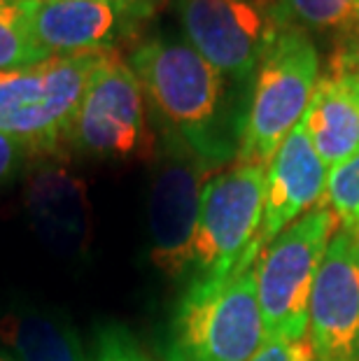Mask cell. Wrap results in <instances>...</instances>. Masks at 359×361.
I'll return each instance as SVG.
<instances>
[{
    "mask_svg": "<svg viewBox=\"0 0 359 361\" xmlns=\"http://www.w3.org/2000/svg\"><path fill=\"white\" fill-rule=\"evenodd\" d=\"M35 231L51 250L78 257L89 240V198L84 182L63 168H44L26 189Z\"/></svg>",
    "mask_w": 359,
    "mask_h": 361,
    "instance_id": "5bb4252c",
    "label": "cell"
},
{
    "mask_svg": "<svg viewBox=\"0 0 359 361\" xmlns=\"http://www.w3.org/2000/svg\"><path fill=\"white\" fill-rule=\"evenodd\" d=\"M339 221L327 205L305 212L257 259V298L266 341H305L310 294Z\"/></svg>",
    "mask_w": 359,
    "mask_h": 361,
    "instance_id": "5b68a950",
    "label": "cell"
},
{
    "mask_svg": "<svg viewBox=\"0 0 359 361\" xmlns=\"http://www.w3.org/2000/svg\"><path fill=\"white\" fill-rule=\"evenodd\" d=\"M30 154H33V149L24 140L0 130V184L10 182Z\"/></svg>",
    "mask_w": 359,
    "mask_h": 361,
    "instance_id": "ffe728a7",
    "label": "cell"
},
{
    "mask_svg": "<svg viewBox=\"0 0 359 361\" xmlns=\"http://www.w3.org/2000/svg\"><path fill=\"white\" fill-rule=\"evenodd\" d=\"M0 341L14 361H89L73 324L51 310L7 312L0 319Z\"/></svg>",
    "mask_w": 359,
    "mask_h": 361,
    "instance_id": "9a60e30c",
    "label": "cell"
},
{
    "mask_svg": "<svg viewBox=\"0 0 359 361\" xmlns=\"http://www.w3.org/2000/svg\"><path fill=\"white\" fill-rule=\"evenodd\" d=\"M128 63L164 130L185 140L217 173L236 161L238 130L233 128L226 80L192 44L150 37L133 49Z\"/></svg>",
    "mask_w": 359,
    "mask_h": 361,
    "instance_id": "6da1fadb",
    "label": "cell"
},
{
    "mask_svg": "<svg viewBox=\"0 0 359 361\" xmlns=\"http://www.w3.org/2000/svg\"><path fill=\"white\" fill-rule=\"evenodd\" d=\"M285 28L303 33H350L359 28V0H278Z\"/></svg>",
    "mask_w": 359,
    "mask_h": 361,
    "instance_id": "2e32d148",
    "label": "cell"
},
{
    "mask_svg": "<svg viewBox=\"0 0 359 361\" xmlns=\"http://www.w3.org/2000/svg\"><path fill=\"white\" fill-rule=\"evenodd\" d=\"M322 73L317 44L299 28H282L250 84L236 164L269 166L282 140L301 121Z\"/></svg>",
    "mask_w": 359,
    "mask_h": 361,
    "instance_id": "3957f363",
    "label": "cell"
},
{
    "mask_svg": "<svg viewBox=\"0 0 359 361\" xmlns=\"http://www.w3.org/2000/svg\"><path fill=\"white\" fill-rule=\"evenodd\" d=\"M315 361H359V233L336 228L310 294L308 334Z\"/></svg>",
    "mask_w": 359,
    "mask_h": 361,
    "instance_id": "30bf717a",
    "label": "cell"
},
{
    "mask_svg": "<svg viewBox=\"0 0 359 361\" xmlns=\"http://www.w3.org/2000/svg\"><path fill=\"white\" fill-rule=\"evenodd\" d=\"M301 126L329 171L359 152V80L339 51L320 73Z\"/></svg>",
    "mask_w": 359,
    "mask_h": 361,
    "instance_id": "4fadbf2b",
    "label": "cell"
},
{
    "mask_svg": "<svg viewBox=\"0 0 359 361\" xmlns=\"http://www.w3.org/2000/svg\"><path fill=\"white\" fill-rule=\"evenodd\" d=\"M68 142L94 159L126 161L154 154L140 80L114 49L105 54L91 75Z\"/></svg>",
    "mask_w": 359,
    "mask_h": 361,
    "instance_id": "9c48e42d",
    "label": "cell"
},
{
    "mask_svg": "<svg viewBox=\"0 0 359 361\" xmlns=\"http://www.w3.org/2000/svg\"><path fill=\"white\" fill-rule=\"evenodd\" d=\"M357 30H359V28H357Z\"/></svg>",
    "mask_w": 359,
    "mask_h": 361,
    "instance_id": "cb8c5ba5",
    "label": "cell"
},
{
    "mask_svg": "<svg viewBox=\"0 0 359 361\" xmlns=\"http://www.w3.org/2000/svg\"><path fill=\"white\" fill-rule=\"evenodd\" d=\"M0 361H14V357H12V355H7L5 350H0Z\"/></svg>",
    "mask_w": 359,
    "mask_h": 361,
    "instance_id": "603a6c76",
    "label": "cell"
},
{
    "mask_svg": "<svg viewBox=\"0 0 359 361\" xmlns=\"http://www.w3.org/2000/svg\"><path fill=\"white\" fill-rule=\"evenodd\" d=\"M327 178L329 168L320 159L299 121L266 166L264 219L257 238L259 250H264L305 212L322 205Z\"/></svg>",
    "mask_w": 359,
    "mask_h": 361,
    "instance_id": "7c38bea8",
    "label": "cell"
},
{
    "mask_svg": "<svg viewBox=\"0 0 359 361\" xmlns=\"http://www.w3.org/2000/svg\"><path fill=\"white\" fill-rule=\"evenodd\" d=\"M250 361H315L308 341H266Z\"/></svg>",
    "mask_w": 359,
    "mask_h": 361,
    "instance_id": "44dd1931",
    "label": "cell"
},
{
    "mask_svg": "<svg viewBox=\"0 0 359 361\" xmlns=\"http://www.w3.org/2000/svg\"><path fill=\"white\" fill-rule=\"evenodd\" d=\"M89 361H154L131 329L119 322L98 326Z\"/></svg>",
    "mask_w": 359,
    "mask_h": 361,
    "instance_id": "d6986e66",
    "label": "cell"
},
{
    "mask_svg": "<svg viewBox=\"0 0 359 361\" xmlns=\"http://www.w3.org/2000/svg\"><path fill=\"white\" fill-rule=\"evenodd\" d=\"M185 40L226 82L250 87L282 33L278 0H175Z\"/></svg>",
    "mask_w": 359,
    "mask_h": 361,
    "instance_id": "ba28073f",
    "label": "cell"
},
{
    "mask_svg": "<svg viewBox=\"0 0 359 361\" xmlns=\"http://www.w3.org/2000/svg\"><path fill=\"white\" fill-rule=\"evenodd\" d=\"M264 184V166L236 161L208 180L201 198L187 280L226 278L245 261L252 247H259Z\"/></svg>",
    "mask_w": 359,
    "mask_h": 361,
    "instance_id": "8992f818",
    "label": "cell"
},
{
    "mask_svg": "<svg viewBox=\"0 0 359 361\" xmlns=\"http://www.w3.org/2000/svg\"><path fill=\"white\" fill-rule=\"evenodd\" d=\"M353 37H355V42H346L339 49V54L346 59V63L353 68V73L357 75V80H359V30H355Z\"/></svg>",
    "mask_w": 359,
    "mask_h": 361,
    "instance_id": "7402d4cb",
    "label": "cell"
},
{
    "mask_svg": "<svg viewBox=\"0 0 359 361\" xmlns=\"http://www.w3.org/2000/svg\"><path fill=\"white\" fill-rule=\"evenodd\" d=\"M49 54L30 33L24 0H0V73L47 61Z\"/></svg>",
    "mask_w": 359,
    "mask_h": 361,
    "instance_id": "e0dca14e",
    "label": "cell"
},
{
    "mask_svg": "<svg viewBox=\"0 0 359 361\" xmlns=\"http://www.w3.org/2000/svg\"><path fill=\"white\" fill-rule=\"evenodd\" d=\"M105 51L49 56L21 71L0 73V130L35 152H54L68 142L87 84Z\"/></svg>",
    "mask_w": 359,
    "mask_h": 361,
    "instance_id": "277c9868",
    "label": "cell"
},
{
    "mask_svg": "<svg viewBox=\"0 0 359 361\" xmlns=\"http://www.w3.org/2000/svg\"><path fill=\"white\" fill-rule=\"evenodd\" d=\"M221 280H187L164 341V361H250L266 343L257 298V259Z\"/></svg>",
    "mask_w": 359,
    "mask_h": 361,
    "instance_id": "7a4b0ae2",
    "label": "cell"
},
{
    "mask_svg": "<svg viewBox=\"0 0 359 361\" xmlns=\"http://www.w3.org/2000/svg\"><path fill=\"white\" fill-rule=\"evenodd\" d=\"M150 184V259L168 280L187 278L201 198L217 171L178 135L162 130Z\"/></svg>",
    "mask_w": 359,
    "mask_h": 361,
    "instance_id": "52a82bcc",
    "label": "cell"
},
{
    "mask_svg": "<svg viewBox=\"0 0 359 361\" xmlns=\"http://www.w3.org/2000/svg\"><path fill=\"white\" fill-rule=\"evenodd\" d=\"M339 221V228L359 233V152L329 171L324 201Z\"/></svg>",
    "mask_w": 359,
    "mask_h": 361,
    "instance_id": "ac0fdd59",
    "label": "cell"
},
{
    "mask_svg": "<svg viewBox=\"0 0 359 361\" xmlns=\"http://www.w3.org/2000/svg\"><path fill=\"white\" fill-rule=\"evenodd\" d=\"M30 33L49 56L105 51L145 14L140 0H24Z\"/></svg>",
    "mask_w": 359,
    "mask_h": 361,
    "instance_id": "8fae6325",
    "label": "cell"
}]
</instances>
